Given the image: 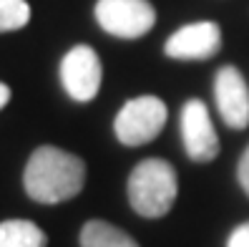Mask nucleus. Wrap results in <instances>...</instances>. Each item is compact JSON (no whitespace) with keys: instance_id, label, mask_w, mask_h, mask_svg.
Returning <instances> with one entry per match:
<instances>
[{"instance_id":"1","label":"nucleus","mask_w":249,"mask_h":247,"mask_svg":"<svg viewBox=\"0 0 249 247\" xmlns=\"http://www.w3.org/2000/svg\"><path fill=\"white\" fill-rule=\"evenodd\" d=\"M86 184V162L58 147H38L25 164V194L40 205H61L81 194Z\"/></svg>"},{"instance_id":"2","label":"nucleus","mask_w":249,"mask_h":247,"mask_svg":"<svg viewBox=\"0 0 249 247\" xmlns=\"http://www.w3.org/2000/svg\"><path fill=\"white\" fill-rule=\"evenodd\" d=\"M128 205L146 220H159L171 212L179 194V177L166 159H143L128 174Z\"/></svg>"},{"instance_id":"3","label":"nucleus","mask_w":249,"mask_h":247,"mask_svg":"<svg viewBox=\"0 0 249 247\" xmlns=\"http://www.w3.org/2000/svg\"><path fill=\"white\" fill-rule=\"evenodd\" d=\"M169 119V109L159 96L143 94L128 98L113 119V134L124 147H143L154 141Z\"/></svg>"},{"instance_id":"4","label":"nucleus","mask_w":249,"mask_h":247,"mask_svg":"<svg viewBox=\"0 0 249 247\" xmlns=\"http://www.w3.org/2000/svg\"><path fill=\"white\" fill-rule=\"evenodd\" d=\"M96 23L113 38L136 40L156 25V8L151 0H96Z\"/></svg>"},{"instance_id":"5","label":"nucleus","mask_w":249,"mask_h":247,"mask_svg":"<svg viewBox=\"0 0 249 247\" xmlns=\"http://www.w3.org/2000/svg\"><path fill=\"white\" fill-rule=\"evenodd\" d=\"M101 81H104V66L91 46L78 43L63 56L61 83L73 101H78V104L93 101L101 91Z\"/></svg>"},{"instance_id":"6","label":"nucleus","mask_w":249,"mask_h":247,"mask_svg":"<svg viewBox=\"0 0 249 247\" xmlns=\"http://www.w3.org/2000/svg\"><path fill=\"white\" fill-rule=\"evenodd\" d=\"M181 141L189 159L196 164H209L219 154V136L212 124L209 109L201 98H189L181 106Z\"/></svg>"},{"instance_id":"7","label":"nucleus","mask_w":249,"mask_h":247,"mask_svg":"<svg viewBox=\"0 0 249 247\" xmlns=\"http://www.w3.org/2000/svg\"><path fill=\"white\" fill-rule=\"evenodd\" d=\"M219 51H222V28L214 20L186 23L164 43V53L174 61H207Z\"/></svg>"},{"instance_id":"8","label":"nucleus","mask_w":249,"mask_h":247,"mask_svg":"<svg viewBox=\"0 0 249 247\" xmlns=\"http://www.w3.org/2000/svg\"><path fill=\"white\" fill-rule=\"evenodd\" d=\"M214 104L222 121L242 132L249 126V86L237 66H222L214 76Z\"/></svg>"},{"instance_id":"9","label":"nucleus","mask_w":249,"mask_h":247,"mask_svg":"<svg viewBox=\"0 0 249 247\" xmlns=\"http://www.w3.org/2000/svg\"><path fill=\"white\" fill-rule=\"evenodd\" d=\"M78 242H81V247H139V242L128 232L119 229L111 222H104V220L86 222L81 227Z\"/></svg>"},{"instance_id":"10","label":"nucleus","mask_w":249,"mask_h":247,"mask_svg":"<svg viewBox=\"0 0 249 247\" xmlns=\"http://www.w3.org/2000/svg\"><path fill=\"white\" fill-rule=\"evenodd\" d=\"M48 237L31 220L0 222V247H46Z\"/></svg>"},{"instance_id":"11","label":"nucleus","mask_w":249,"mask_h":247,"mask_svg":"<svg viewBox=\"0 0 249 247\" xmlns=\"http://www.w3.org/2000/svg\"><path fill=\"white\" fill-rule=\"evenodd\" d=\"M31 20L28 0H0V33L20 31Z\"/></svg>"},{"instance_id":"12","label":"nucleus","mask_w":249,"mask_h":247,"mask_svg":"<svg viewBox=\"0 0 249 247\" xmlns=\"http://www.w3.org/2000/svg\"><path fill=\"white\" fill-rule=\"evenodd\" d=\"M237 182L242 187V192L249 197V144H247V149L242 152L239 162H237Z\"/></svg>"},{"instance_id":"13","label":"nucleus","mask_w":249,"mask_h":247,"mask_svg":"<svg viewBox=\"0 0 249 247\" xmlns=\"http://www.w3.org/2000/svg\"><path fill=\"white\" fill-rule=\"evenodd\" d=\"M227 247H249V222L231 229V235L227 240Z\"/></svg>"},{"instance_id":"14","label":"nucleus","mask_w":249,"mask_h":247,"mask_svg":"<svg viewBox=\"0 0 249 247\" xmlns=\"http://www.w3.org/2000/svg\"><path fill=\"white\" fill-rule=\"evenodd\" d=\"M8 101H10V86L0 81V109H5Z\"/></svg>"}]
</instances>
